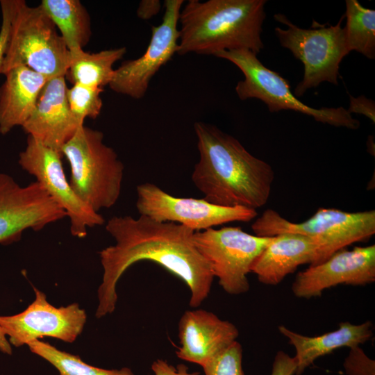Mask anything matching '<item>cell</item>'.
Instances as JSON below:
<instances>
[{"label": "cell", "instance_id": "3", "mask_svg": "<svg viewBox=\"0 0 375 375\" xmlns=\"http://www.w3.org/2000/svg\"><path fill=\"white\" fill-rule=\"evenodd\" d=\"M266 0H189L181 8L177 53L215 55L222 51L263 49Z\"/></svg>", "mask_w": 375, "mask_h": 375}, {"label": "cell", "instance_id": "8", "mask_svg": "<svg viewBox=\"0 0 375 375\" xmlns=\"http://www.w3.org/2000/svg\"><path fill=\"white\" fill-rule=\"evenodd\" d=\"M274 17L287 26L286 29L278 26L274 29L281 45L303 64V77L294 94L301 97L323 82L338 85L340 62L350 53L341 26L344 15L334 26H325L314 22L313 28L309 29L299 28L283 14Z\"/></svg>", "mask_w": 375, "mask_h": 375}, {"label": "cell", "instance_id": "9", "mask_svg": "<svg viewBox=\"0 0 375 375\" xmlns=\"http://www.w3.org/2000/svg\"><path fill=\"white\" fill-rule=\"evenodd\" d=\"M272 238L251 235L240 227L224 226L194 231L193 240L219 285L226 293L238 295L249 290L247 274L251 265Z\"/></svg>", "mask_w": 375, "mask_h": 375}, {"label": "cell", "instance_id": "26", "mask_svg": "<svg viewBox=\"0 0 375 375\" xmlns=\"http://www.w3.org/2000/svg\"><path fill=\"white\" fill-rule=\"evenodd\" d=\"M202 368L205 375H244L242 345L234 342Z\"/></svg>", "mask_w": 375, "mask_h": 375}, {"label": "cell", "instance_id": "16", "mask_svg": "<svg viewBox=\"0 0 375 375\" xmlns=\"http://www.w3.org/2000/svg\"><path fill=\"white\" fill-rule=\"evenodd\" d=\"M67 88L65 76L49 79L33 112L22 126L28 136L60 154L62 147L83 126L69 109Z\"/></svg>", "mask_w": 375, "mask_h": 375}, {"label": "cell", "instance_id": "4", "mask_svg": "<svg viewBox=\"0 0 375 375\" xmlns=\"http://www.w3.org/2000/svg\"><path fill=\"white\" fill-rule=\"evenodd\" d=\"M71 169L70 185L94 211L109 208L122 190L124 165L114 149L103 142V134L84 125L62 147Z\"/></svg>", "mask_w": 375, "mask_h": 375}, {"label": "cell", "instance_id": "18", "mask_svg": "<svg viewBox=\"0 0 375 375\" xmlns=\"http://www.w3.org/2000/svg\"><path fill=\"white\" fill-rule=\"evenodd\" d=\"M318 251L315 242L305 235L283 233L272 240L255 259L251 272L262 284L276 285L304 264H315Z\"/></svg>", "mask_w": 375, "mask_h": 375}, {"label": "cell", "instance_id": "6", "mask_svg": "<svg viewBox=\"0 0 375 375\" xmlns=\"http://www.w3.org/2000/svg\"><path fill=\"white\" fill-rule=\"evenodd\" d=\"M251 229L260 237L295 233L312 239L318 247L314 264L317 265L351 244L369 240L375 233V210L350 212L320 208L306 221L294 223L267 209L252 224Z\"/></svg>", "mask_w": 375, "mask_h": 375}, {"label": "cell", "instance_id": "23", "mask_svg": "<svg viewBox=\"0 0 375 375\" xmlns=\"http://www.w3.org/2000/svg\"><path fill=\"white\" fill-rule=\"evenodd\" d=\"M344 27L349 51H356L369 59L375 58V10L357 0H346Z\"/></svg>", "mask_w": 375, "mask_h": 375}, {"label": "cell", "instance_id": "2", "mask_svg": "<svg viewBox=\"0 0 375 375\" xmlns=\"http://www.w3.org/2000/svg\"><path fill=\"white\" fill-rule=\"evenodd\" d=\"M199 160L191 176L203 199L215 205L256 210L267 202L274 172L233 136L203 122L194 124Z\"/></svg>", "mask_w": 375, "mask_h": 375}, {"label": "cell", "instance_id": "15", "mask_svg": "<svg viewBox=\"0 0 375 375\" xmlns=\"http://www.w3.org/2000/svg\"><path fill=\"white\" fill-rule=\"evenodd\" d=\"M375 281V245L341 249L321 263L299 272L292 285L293 294L310 299L338 285H365Z\"/></svg>", "mask_w": 375, "mask_h": 375}, {"label": "cell", "instance_id": "31", "mask_svg": "<svg viewBox=\"0 0 375 375\" xmlns=\"http://www.w3.org/2000/svg\"><path fill=\"white\" fill-rule=\"evenodd\" d=\"M151 369L154 375H202L199 372H191L183 364L174 366L167 360L158 359L153 362Z\"/></svg>", "mask_w": 375, "mask_h": 375}, {"label": "cell", "instance_id": "11", "mask_svg": "<svg viewBox=\"0 0 375 375\" xmlns=\"http://www.w3.org/2000/svg\"><path fill=\"white\" fill-rule=\"evenodd\" d=\"M61 158L58 152L28 136L25 149L19 154L18 163L65 210L70 220L72 235L83 238L88 228L101 226L105 219L75 193L65 174Z\"/></svg>", "mask_w": 375, "mask_h": 375}, {"label": "cell", "instance_id": "25", "mask_svg": "<svg viewBox=\"0 0 375 375\" xmlns=\"http://www.w3.org/2000/svg\"><path fill=\"white\" fill-rule=\"evenodd\" d=\"M102 88L91 87L79 83L73 84L67 90L69 109L80 125H83L86 117L96 119L103 106L101 93Z\"/></svg>", "mask_w": 375, "mask_h": 375}, {"label": "cell", "instance_id": "7", "mask_svg": "<svg viewBox=\"0 0 375 375\" xmlns=\"http://www.w3.org/2000/svg\"><path fill=\"white\" fill-rule=\"evenodd\" d=\"M214 56L229 60L244 74V80L235 86V92L241 100L260 99L272 112L291 110L331 126L353 130L360 127V122L342 106L315 108L301 102L291 91L288 81L266 67L250 50L222 51Z\"/></svg>", "mask_w": 375, "mask_h": 375}, {"label": "cell", "instance_id": "27", "mask_svg": "<svg viewBox=\"0 0 375 375\" xmlns=\"http://www.w3.org/2000/svg\"><path fill=\"white\" fill-rule=\"evenodd\" d=\"M374 360L370 359L360 346L350 348L344 363L349 375H374Z\"/></svg>", "mask_w": 375, "mask_h": 375}, {"label": "cell", "instance_id": "20", "mask_svg": "<svg viewBox=\"0 0 375 375\" xmlns=\"http://www.w3.org/2000/svg\"><path fill=\"white\" fill-rule=\"evenodd\" d=\"M0 87V133L22 126L33 112L41 90L49 79L25 66L5 73Z\"/></svg>", "mask_w": 375, "mask_h": 375}, {"label": "cell", "instance_id": "21", "mask_svg": "<svg viewBox=\"0 0 375 375\" xmlns=\"http://www.w3.org/2000/svg\"><path fill=\"white\" fill-rule=\"evenodd\" d=\"M69 64L65 76L72 84L102 88L110 83L113 65L126 53L124 47L89 53L82 49L70 50Z\"/></svg>", "mask_w": 375, "mask_h": 375}, {"label": "cell", "instance_id": "13", "mask_svg": "<svg viewBox=\"0 0 375 375\" xmlns=\"http://www.w3.org/2000/svg\"><path fill=\"white\" fill-rule=\"evenodd\" d=\"M65 217L38 182L22 186L0 173V244L17 242L24 231L41 230Z\"/></svg>", "mask_w": 375, "mask_h": 375}, {"label": "cell", "instance_id": "32", "mask_svg": "<svg viewBox=\"0 0 375 375\" xmlns=\"http://www.w3.org/2000/svg\"><path fill=\"white\" fill-rule=\"evenodd\" d=\"M161 8L159 0H142L137 9V16L142 19L148 20L156 15Z\"/></svg>", "mask_w": 375, "mask_h": 375}, {"label": "cell", "instance_id": "1", "mask_svg": "<svg viewBox=\"0 0 375 375\" xmlns=\"http://www.w3.org/2000/svg\"><path fill=\"white\" fill-rule=\"evenodd\" d=\"M106 229L115 244L99 252L103 272L98 289L97 318L115 310L119 279L129 267L141 260L154 262L182 280L190 291V307H199L206 299L215 277L194 243V231L144 215L137 219L114 216Z\"/></svg>", "mask_w": 375, "mask_h": 375}, {"label": "cell", "instance_id": "29", "mask_svg": "<svg viewBox=\"0 0 375 375\" xmlns=\"http://www.w3.org/2000/svg\"><path fill=\"white\" fill-rule=\"evenodd\" d=\"M347 110L350 114L362 115L368 117L373 123L375 122V103L363 95L358 97L349 95V106Z\"/></svg>", "mask_w": 375, "mask_h": 375}, {"label": "cell", "instance_id": "22", "mask_svg": "<svg viewBox=\"0 0 375 375\" xmlns=\"http://www.w3.org/2000/svg\"><path fill=\"white\" fill-rule=\"evenodd\" d=\"M60 31L69 51L82 49L92 35L90 15L78 0H42L40 4Z\"/></svg>", "mask_w": 375, "mask_h": 375}, {"label": "cell", "instance_id": "30", "mask_svg": "<svg viewBox=\"0 0 375 375\" xmlns=\"http://www.w3.org/2000/svg\"><path fill=\"white\" fill-rule=\"evenodd\" d=\"M296 370L297 365L294 357L279 351L275 356L270 375H294Z\"/></svg>", "mask_w": 375, "mask_h": 375}, {"label": "cell", "instance_id": "17", "mask_svg": "<svg viewBox=\"0 0 375 375\" xmlns=\"http://www.w3.org/2000/svg\"><path fill=\"white\" fill-rule=\"evenodd\" d=\"M238 328L206 310L185 311L178 322V358L204 366L237 341Z\"/></svg>", "mask_w": 375, "mask_h": 375}, {"label": "cell", "instance_id": "10", "mask_svg": "<svg viewBox=\"0 0 375 375\" xmlns=\"http://www.w3.org/2000/svg\"><path fill=\"white\" fill-rule=\"evenodd\" d=\"M136 192L140 215L160 222L178 223L194 231L233 222H248L258 215L256 210L217 206L203 198L174 197L151 183L138 185Z\"/></svg>", "mask_w": 375, "mask_h": 375}, {"label": "cell", "instance_id": "24", "mask_svg": "<svg viewBox=\"0 0 375 375\" xmlns=\"http://www.w3.org/2000/svg\"><path fill=\"white\" fill-rule=\"evenodd\" d=\"M31 352L42 357L59 372L60 375H134L128 367L120 369H105L88 365L79 356L61 351L39 340L28 344Z\"/></svg>", "mask_w": 375, "mask_h": 375}, {"label": "cell", "instance_id": "19", "mask_svg": "<svg viewBox=\"0 0 375 375\" xmlns=\"http://www.w3.org/2000/svg\"><path fill=\"white\" fill-rule=\"evenodd\" d=\"M278 329L295 349L293 357L297 365V375L301 374L317 358L341 347L350 349L360 346L370 340L374 334L373 324L370 321L360 324L342 322L336 330L314 337L298 333L285 326H279Z\"/></svg>", "mask_w": 375, "mask_h": 375}, {"label": "cell", "instance_id": "28", "mask_svg": "<svg viewBox=\"0 0 375 375\" xmlns=\"http://www.w3.org/2000/svg\"><path fill=\"white\" fill-rule=\"evenodd\" d=\"M1 25L0 28V72L3 65L9 38L11 21L15 8V0L0 1Z\"/></svg>", "mask_w": 375, "mask_h": 375}, {"label": "cell", "instance_id": "12", "mask_svg": "<svg viewBox=\"0 0 375 375\" xmlns=\"http://www.w3.org/2000/svg\"><path fill=\"white\" fill-rule=\"evenodd\" d=\"M183 0L165 1L162 22L151 27L145 52L139 58L123 62L115 69L109 87L117 93L140 99L145 95L151 78L169 62L178 49V24Z\"/></svg>", "mask_w": 375, "mask_h": 375}, {"label": "cell", "instance_id": "5", "mask_svg": "<svg viewBox=\"0 0 375 375\" xmlns=\"http://www.w3.org/2000/svg\"><path fill=\"white\" fill-rule=\"evenodd\" d=\"M69 51L56 27L39 5L15 0L6 51L0 74L25 66L48 78L65 76Z\"/></svg>", "mask_w": 375, "mask_h": 375}, {"label": "cell", "instance_id": "33", "mask_svg": "<svg viewBox=\"0 0 375 375\" xmlns=\"http://www.w3.org/2000/svg\"><path fill=\"white\" fill-rule=\"evenodd\" d=\"M0 328V351L8 355L12 354L11 345Z\"/></svg>", "mask_w": 375, "mask_h": 375}, {"label": "cell", "instance_id": "14", "mask_svg": "<svg viewBox=\"0 0 375 375\" xmlns=\"http://www.w3.org/2000/svg\"><path fill=\"white\" fill-rule=\"evenodd\" d=\"M34 291L35 300L24 311L0 316V328L9 343L19 347L45 336L73 342L85 326V310L77 303L56 308L43 292Z\"/></svg>", "mask_w": 375, "mask_h": 375}]
</instances>
